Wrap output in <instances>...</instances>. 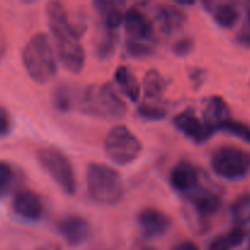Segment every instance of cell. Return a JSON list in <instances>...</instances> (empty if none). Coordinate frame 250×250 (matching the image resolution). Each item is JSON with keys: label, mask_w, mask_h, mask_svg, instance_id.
Returning <instances> with one entry per match:
<instances>
[{"label": "cell", "mask_w": 250, "mask_h": 250, "mask_svg": "<svg viewBox=\"0 0 250 250\" xmlns=\"http://www.w3.org/2000/svg\"><path fill=\"white\" fill-rule=\"evenodd\" d=\"M46 16L59 61L70 72L80 73L84 67L85 51L65 6L58 1L49 2Z\"/></svg>", "instance_id": "cell-1"}, {"label": "cell", "mask_w": 250, "mask_h": 250, "mask_svg": "<svg viewBox=\"0 0 250 250\" xmlns=\"http://www.w3.org/2000/svg\"><path fill=\"white\" fill-rule=\"evenodd\" d=\"M22 62L32 81L38 84L50 82L58 72V55L50 37L34 34L22 50Z\"/></svg>", "instance_id": "cell-2"}, {"label": "cell", "mask_w": 250, "mask_h": 250, "mask_svg": "<svg viewBox=\"0 0 250 250\" xmlns=\"http://www.w3.org/2000/svg\"><path fill=\"white\" fill-rule=\"evenodd\" d=\"M81 112L97 119H122L126 103L119 97L111 83L90 84L78 92L77 107Z\"/></svg>", "instance_id": "cell-3"}, {"label": "cell", "mask_w": 250, "mask_h": 250, "mask_svg": "<svg viewBox=\"0 0 250 250\" xmlns=\"http://www.w3.org/2000/svg\"><path fill=\"white\" fill-rule=\"evenodd\" d=\"M88 194L103 205H116L125 194L124 181L119 171L105 164L92 163L85 172Z\"/></svg>", "instance_id": "cell-4"}, {"label": "cell", "mask_w": 250, "mask_h": 250, "mask_svg": "<svg viewBox=\"0 0 250 250\" xmlns=\"http://www.w3.org/2000/svg\"><path fill=\"white\" fill-rule=\"evenodd\" d=\"M37 159L42 168L60 187L65 194L73 195L77 190V180L72 163L63 151L55 146L39 149Z\"/></svg>", "instance_id": "cell-5"}, {"label": "cell", "mask_w": 250, "mask_h": 250, "mask_svg": "<svg viewBox=\"0 0 250 250\" xmlns=\"http://www.w3.org/2000/svg\"><path fill=\"white\" fill-rule=\"evenodd\" d=\"M104 150L109 160L116 165H128L136 161L143 150L141 139L127 126L117 125L107 132Z\"/></svg>", "instance_id": "cell-6"}, {"label": "cell", "mask_w": 250, "mask_h": 250, "mask_svg": "<svg viewBox=\"0 0 250 250\" xmlns=\"http://www.w3.org/2000/svg\"><path fill=\"white\" fill-rule=\"evenodd\" d=\"M212 171L227 181L243 180L250 172V153L234 146H222L210 159Z\"/></svg>", "instance_id": "cell-7"}, {"label": "cell", "mask_w": 250, "mask_h": 250, "mask_svg": "<svg viewBox=\"0 0 250 250\" xmlns=\"http://www.w3.org/2000/svg\"><path fill=\"white\" fill-rule=\"evenodd\" d=\"M176 128L195 143H204L211 138L215 129L210 127L204 120L199 119L193 110H185L173 117Z\"/></svg>", "instance_id": "cell-8"}, {"label": "cell", "mask_w": 250, "mask_h": 250, "mask_svg": "<svg viewBox=\"0 0 250 250\" xmlns=\"http://www.w3.org/2000/svg\"><path fill=\"white\" fill-rule=\"evenodd\" d=\"M142 234L148 239H156L165 236L172 226V220L161 210L155 208H146L137 217Z\"/></svg>", "instance_id": "cell-9"}, {"label": "cell", "mask_w": 250, "mask_h": 250, "mask_svg": "<svg viewBox=\"0 0 250 250\" xmlns=\"http://www.w3.org/2000/svg\"><path fill=\"white\" fill-rule=\"evenodd\" d=\"M200 177L198 168L192 163L182 160L173 166L170 173V183L173 189L182 194H192L197 192Z\"/></svg>", "instance_id": "cell-10"}, {"label": "cell", "mask_w": 250, "mask_h": 250, "mask_svg": "<svg viewBox=\"0 0 250 250\" xmlns=\"http://www.w3.org/2000/svg\"><path fill=\"white\" fill-rule=\"evenodd\" d=\"M12 210L17 216L27 221H38L43 217L44 204L37 193L23 189L15 194L12 199Z\"/></svg>", "instance_id": "cell-11"}, {"label": "cell", "mask_w": 250, "mask_h": 250, "mask_svg": "<svg viewBox=\"0 0 250 250\" xmlns=\"http://www.w3.org/2000/svg\"><path fill=\"white\" fill-rule=\"evenodd\" d=\"M58 231L70 246H81L87 241L90 227L84 217L67 215L58 222Z\"/></svg>", "instance_id": "cell-12"}, {"label": "cell", "mask_w": 250, "mask_h": 250, "mask_svg": "<svg viewBox=\"0 0 250 250\" xmlns=\"http://www.w3.org/2000/svg\"><path fill=\"white\" fill-rule=\"evenodd\" d=\"M125 28L132 41L148 42L153 37L154 24L142 10L131 7L125 12Z\"/></svg>", "instance_id": "cell-13"}, {"label": "cell", "mask_w": 250, "mask_h": 250, "mask_svg": "<svg viewBox=\"0 0 250 250\" xmlns=\"http://www.w3.org/2000/svg\"><path fill=\"white\" fill-rule=\"evenodd\" d=\"M154 19L161 32L171 34L182 28L187 21V15L182 7L172 4H158L154 7Z\"/></svg>", "instance_id": "cell-14"}, {"label": "cell", "mask_w": 250, "mask_h": 250, "mask_svg": "<svg viewBox=\"0 0 250 250\" xmlns=\"http://www.w3.org/2000/svg\"><path fill=\"white\" fill-rule=\"evenodd\" d=\"M93 5L102 17L103 26L117 31V28L124 23L125 12L121 9V6L124 5L122 2L98 0V1L93 2Z\"/></svg>", "instance_id": "cell-15"}, {"label": "cell", "mask_w": 250, "mask_h": 250, "mask_svg": "<svg viewBox=\"0 0 250 250\" xmlns=\"http://www.w3.org/2000/svg\"><path fill=\"white\" fill-rule=\"evenodd\" d=\"M203 115H204L203 120L216 131L217 126L222 121L231 117V111L224 98L214 95V97H210L205 104Z\"/></svg>", "instance_id": "cell-16"}, {"label": "cell", "mask_w": 250, "mask_h": 250, "mask_svg": "<svg viewBox=\"0 0 250 250\" xmlns=\"http://www.w3.org/2000/svg\"><path fill=\"white\" fill-rule=\"evenodd\" d=\"M115 83L120 87L121 92L131 100L132 103L138 102L141 97V84L137 81L136 76L127 66H119L114 73Z\"/></svg>", "instance_id": "cell-17"}, {"label": "cell", "mask_w": 250, "mask_h": 250, "mask_svg": "<svg viewBox=\"0 0 250 250\" xmlns=\"http://www.w3.org/2000/svg\"><path fill=\"white\" fill-rule=\"evenodd\" d=\"M78 90L70 83H60L56 85L51 94L54 107L60 112H68L77 107Z\"/></svg>", "instance_id": "cell-18"}, {"label": "cell", "mask_w": 250, "mask_h": 250, "mask_svg": "<svg viewBox=\"0 0 250 250\" xmlns=\"http://www.w3.org/2000/svg\"><path fill=\"white\" fill-rule=\"evenodd\" d=\"M117 31L103 26L94 39V54L99 60H109L117 46Z\"/></svg>", "instance_id": "cell-19"}, {"label": "cell", "mask_w": 250, "mask_h": 250, "mask_svg": "<svg viewBox=\"0 0 250 250\" xmlns=\"http://www.w3.org/2000/svg\"><path fill=\"white\" fill-rule=\"evenodd\" d=\"M192 203L195 211L200 216L204 217L214 216L215 214L219 212L222 205L221 198L217 194H215V193L209 192V190L195 192L194 195L192 197Z\"/></svg>", "instance_id": "cell-20"}, {"label": "cell", "mask_w": 250, "mask_h": 250, "mask_svg": "<svg viewBox=\"0 0 250 250\" xmlns=\"http://www.w3.org/2000/svg\"><path fill=\"white\" fill-rule=\"evenodd\" d=\"M214 21L222 28H232L238 22L239 10L229 2H220L211 9Z\"/></svg>", "instance_id": "cell-21"}, {"label": "cell", "mask_w": 250, "mask_h": 250, "mask_svg": "<svg viewBox=\"0 0 250 250\" xmlns=\"http://www.w3.org/2000/svg\"><path fill=\"white\" fill-rule=\"evenodd\" d=\"M166 89L165 78L156 68H150L144 75L143 90L148 99H160Z\"/></svg>", "instance_id": "cell-22"}, {"label": "cell", "mask_w": 250, "mask_h": 250, "mask_svg": "<svg viewBox=\"0 0 250 250\" xmlns=\"http://www.w3.org/2000/svg\"><path fill=\"white\" fill-rule=\"evenodd\" d=\"M216 131H224L227 133L232 134V136L237 137V138L242 139V141L250 143V126L244 124V122L237 121L233 119H227L222 121L221 124L217 126Z\"/></svg>", "instance_id": "cell-23"}, {"label": "cell", "mask_w": 250, "mask_h": 250, "mask_svg": "<svg viewBox=\"0 0 250 250\" xmlns=\"http://www.w3.org/2000/svg\"><path fill=\"white\" fill-rule=\"evenodd\" d=\"M232 215L238 224L244 225L250 221V195H243L232 204Z\"/></svg>", "instance_id": "cell-24"}, {"label": "cell", "mask_w": 250, "mask_h": 250, "mask_svg": "<svg viewBox=\"0 0 250 250\" xmlns=\"http://www.w3.org/2000/svg\"><path fill=\"white\" fill-rule=\"evenodd\" d=\"M126 50L129 56L134 59L139 58H146V56L151 55L154 51L153 46L148 44V42H141V41H132L128 39L126 44Z\"/></svg>", "instance_id": "cell-25"}, {"label": "cell", "mask_w": 250, "mask_h": 250, "mask_svg": "<svg viewBox=\"0 0 250 250\" xmlns=\"http://www.w3.org/2000/svg\"><path fill=\"white\" fill-rule=\"evenodd\" d=\"M138 115L142 119L148 120V121H160L165 119L167 111L164 107L156 106V105L141 104L138 106Z\"/></svg>", "instance_id": "cell-26"}, {"label": "cell", "mask_w": 250, "mask_h": 250, "mask_svg": "<svg viewBox=\"0 0 250 250\" xmlns=\"http://www.w3.org/2000/svg\"><path fill=\"white\" fill-rule=\"evenodd\" d=\"M15 172L12 166L6 161L0 160V194L6 192L14 181Z\"/></svg>", "instance_id": "cell-27"}, {"label": "cell", "mask_w": 250, "mask_h": 250, "mask_svg": "<svg viewBox=\"0 0 250 250\" xmlns=\"http://www.w3.org/2000/svg\"><path fill=\"white\" fill-rule=\"evenodd\" d=\"M12 120L9 111L0 105V138H5L11 133Z\"/></svg>", "instance_id": "cell-28"}, {"label": "cell", "mask_w": 250, "mask_h": 250, "mask_svg": "<svg viewBox=\"0 0 250 250\" xmlns=\"http://www.w3.org/2000/svg\"><path fill=\"white\" fill-rule=\"evenodd\" d=\"M193 48H194V41L192 38H182L177 41L173 45V53L177 56H187L188 54L192 53Z\"/></svg>", "instance_id": "cell-29"}, {"label": "cell", "mask_w": 250, "mask_h": 250, "mask_svg": "<svg viewBox=\"0 0 250 250\" xmlns=\"http://www.w3.org/2000/svg\"><path fill=\"white\" fill-rule=\"evenodd\" d=\"M226 236H227V238H229L231 246L233 247V248H236V247H239L242 243H243L244 239H246L247 232L243 227L237 226V227H234L233 229H231V231H229Z\"/></svg>", "instance_id": "cell-30"}, {"label": "cell", "mask_w": 250, "mask_h": 250, "mask_svg": "<svg viewBox=\"0 0 250 250\" xmlns=\"http://www.w3.org/2000/svg\"><path fill=\"white\" fill-rule=\"evenodd\" d=\"M233 247L229 243L227 236H217L210 242L208 250H232Z\"/></svg>", "instance_id": "cell-31"}, {"label": "cell", "mask_w": 250, "mask_h": 250, "mask_svg": "<svg viewBox=\"0 0 250 250\" xmlns=\"http://www.w3.org/2000/svg\"><path fill=\"white\" fill-rule=\"evenodd\" d=\"M238 41L244 45L250 46V9L247 15V23L242 27L238 33Z\"/></svg>", "instance_id": "cell-32"}, {"label": "cell", "mask_w": 250, "mask_h": 250, "mask_svg": "<svg viewBox=\"0 0 250 250\" xmlns=\"http://www.w3.org/2000/svg\"><path fill=\"white\" fill-rule=\"evenodd\" d=\"M172 250H200L199 247L192 241H183L178 243Z\"/></svg>", "instance_id": "cell-33"}, {"label": "cell", "mask_w": 250, "mask_h": 250, "mask_svg": "<svg viewBox=\"0 0 250 250\" xmlns=\"http://www.w3.org/2000/svg\"><path fill=\"white\" fill-rule=\"evenodd\" d=\"M5 51V43H4V39L0 37V59H1L2 54H4Z\"/></svg>", "instance_id": "cell-34"}, {"label": "cell", "mask_w": 250, "mask_h": 250, "mask_svg": "<svg viewBox=\"0 0 250 250\" xmlns=\"http://www.w3.org/2000/svg\"><path fill=\"white\" fill-rule=\"evenodd\" d=\"M144 250H155V249H151V248H146V249H144Z\"/></svg>", "instance_id": "cell-35"}, {"label": "cell", "mask_w": 250, "mask_h": 250, "mask_svg": "<svg viewBox=\"0 0 250 250\" xmlns=\"http://www.w3.org/2000/svg\"><path fill=\"white\" fill-rule=\"evenodd\" d=\"M249 250H250V241H249Z\"/></svg>", "instance_id": "cell-36"}]
</instances>
